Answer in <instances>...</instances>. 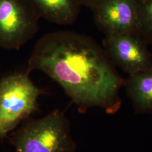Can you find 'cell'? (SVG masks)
Returning a JSON list of instances; mask_svg holds the SVG:
<instances>
[{"instance_id":"cell-6","label":"cell","mask_w":152,"mask_h":152,"mask_svg":"<svg viewBox=\"0 0 152 152\" xmlns=\"http://www.w3.org/2000/svg\"><path fill=\"white\" fill-rule=\"evenodd\" d=\"M92 10L96 25L105 36L138 33L137 0H104Z\"/></svg>"},{"instance_id":"cell-10","label":"cell","mask_w":152,"mask_h":152,"mask_svg":"<svg viewBox=\"0 0 152 152\" xmlns=\"http://www.w3.org/2000/svg\"><path fill=\"white\" fill-rule=\"evenodd\" d=\"M104 0H77L78 4L81 5L86 6L91 9L100 4Z\"/></svg>"},{"instance_id":"cell-2","label":"cell","mask_w":152,"mask_h":152,"mask_svg":"<svg viewBox=\"0 0 152 152\" xmlns=\"http://www.w3.org/2000/svg\"><path fill=\"white\" fill-rule=\"evenodd\" d=\"M12 143L15 152H76L69 121L59 110L23 126Z\"/></svg>"},{"instance_id":"cell-9","label":"cell","mask_w":152,"mask_h":152,"mask_svg":"<svg viewBox=\"0 0 152 152\" xmlns=\"http://www.w3.org/2000/svg\"><path fill=\"white\" fill-rule=\"evenodd\" d=\"M138 33L148 45H152V0H137Z\"/></svg>"},{"instance_id":"cell-1","label":"cell","mask_w":152,"mask_h":152,"mask_svg":"<svg viewBox=\"0 0 152 152\" xmlns=\"http://www.w3.org/2000/svg\"><path fill=\"white\" fill-rule=\"evenodd\" d=\"M41 71L56 82L81 112L99 108L115 114L121 107L122 80L105 50L72 31L45 34L36 44L28 73Z\"/></svg>"},{"instance_id":"cell-4","label":"cell","mask_w":152,"mask_h":152,"mask_svg":"<svg viewBox=\"0 0 152 152\" xmlns=\"http://www.w3.org/2000/svg\"><path fill=\"white\" fill-rule=\"evenodd\" d=\"M39 18L31 0H0V47L21 48L37 32Z\"/></svg>"},{"instance_id":"cell-8","label":"cell","mask_w":152,"mask_h":152,"mask_svg":"<svg viewBox=\"0 0 152 152\" xmlns=\"http://www.w3.org/2000/svg\"><path fill=\"white\" fill-rule=\"evenodd\" d=\"M40 17L59 25L76 21L80 5L77 0H31Z\"/></svg>"},{"instance_id":"cell-7","label":"cell","mask_w":152,"mask_h":152,"mask_svg":"<svg viewBox=\"0 0 152 152\" xmlns=\"http://www.w3.org/2000/svg\"><path fill=\"white\" fill-rule=\"evenodd\" d=\"M123 86L136 113H152V69L129 75Z\"/></svg>"},{"instance_id":"cell-3","label":"cell","mask_w":152,"mask_h":152,"mask_svg":"<svg viewBox=\"0 0 152 152\" xmlns=\"http://www.w3.org/2000/svg\"><path fill=\"white\" fill-rule=\"evenodd\" d=\"M28 73L12 75L0 81V138L37 109L40 91Z\"/></svg>"},{"instance_id":"cell-5","label":"cell","mask_w":152,"mask_h":152,"mask_svg":"<svg viewBox=\"0 0 152 152\" xmlns=\"http://www.w3.org/2000/svg\"><path fill=\"white\" fill-rule=\"evenodd\" d=\"M148 44L136 33L107 35L104 41L109 58L129 75L152 69Z\"/></svg>"}]
</instances>
